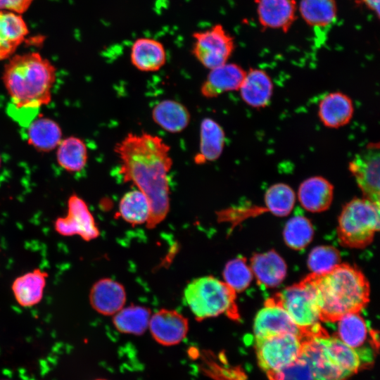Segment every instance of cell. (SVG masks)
<instances>
[{
	"label": "cell",
	"instance_id": "cell-1",
	"mask_svg": "<svg viewBox=\"0 0 380 380\" xmlns=\"http://www.w3.org/2000/svg\"><path fill=\"white\" fill-rule=\"evenodd\" d=\"M170 150L160 137L146 132L129 133L115 146L123 180L132 182L148 200V228L164 220L170 210L167 174L172 166Z\"/></svg>",
	"mask_w": 380,
	"mask_h": 380
},
{
	"label": "cell",
	"instance_id": "cell-2",
	"mask_svg": "<svg viewBox=\"0 0 380 380\" xmlns=\"http://www.w3.org/2000/svg\"><path fill=\"white\" fill-rule=\"evenodd\" d=\"M313 290L321 322H335L360 312L369 301L367 279L355 266L338 264L328 272L306 277Z\"/></svg>",
	"mask_w": 380,
	"mask_h": 380
},
{
	"label": "cell",
	"instance_id": "cell-3",
	"mask_svg": "<svg viewBox=\"0 0 380 380\" xmlns=\"http://www.w3.org/2000/svg\"><path fill=\"white\" fill-rule=\"evenodd\" d=\"M56 80L55 66L37 52L13 55L2 75L14 108L30 113L51 101Z\"/></svg>",
	"mask_w": 380,
	"mask_h": 380
},
{
	"label": "cell",
	"instance_id": "cell-4",
	"mask_svg": "<svg viewBox=\"0 0 380 380\" xmlns=\"http://www.w3.org/2000/svg\"><path fill=\"white\" fill-rule=\"evenodd\" d=\"M300 358L312 380H346L364 366L353 349L328 334L304 338Z\"/></svg>",
	"mask_w": 380,
	"mask_h": 380
},
{
	"label": "cell",
	"instance_id": "cell-5",
	"mask_svg": "<svg viewBox=\"0 0 380 380\" xmlns=\"http://www.w3.org/2000/svg\"><path fill=\"white\" fill-rule=\"evenodd\" d=\"M184 298L190 310L198 321L225 314L239 320L236 292L224 281L213 276L194 279L188 284Z\"/></svg>",
	"mask_w": 380,
	"mask_h": 380
},
{
	"label": "cell",
	"instance_id": "cell-6",
	"mask_svg": "<svg viewBox=\"0 0 380 380\" xmlns=\"http://www.w3.org/2000/svg\"><path fill=\"white\" fill-rule=\"evenodd\" d=\"M379 230V205L367 198H354L343 207L338 220L340 243L350 248H363Z\"/></svg>",
	"mask_w": 380,
	"mask_h": 380
},
{
	"label": "cell",
	"instance_id": "cell-7",
	"mask_svg": "<svg viewBox=\"0 0 380 380\" xmlns=\"http://www.w3.org/2000/svg\"><path fill=\"white\" fill-rule=\"evenodd\" d=\"M273 298L282 306L300 331L303 339L327 334L322 327L313 290L305 277Z\"/></svg>",
	"mask_w": 380,
	"mask_h": 380
},
{
	"label": "cell",
	"instance_id": "cell-8",
	"mask_svg": "<svg viewBox=\"0 0 380 380\" xmlns=\"http://www.w3.org/2000/svg\"><path fill=\"white\" fill-rule=\"evenodd\" d=\"M303 340L291 333L255 338L258 363L270 380H282L284 372L300 359Z\"/></svg>",
	"mask_w": 380,
	"mask_h": 380
},
{
	"label": "cell",
	"instance_id": "cell-9",
	"mask_svg": "<svg viewBox=\"0 0 380 380\" xmlns=\"http://www.w3.org/2000/svg\"><path fill=\"white\" fill-rule=\"evenodd\" d=\"M191 52L196 59L210 70L228 62L234 50V38L221 24L192 34Z\"/></svg>",
	"mask_w": 380,
	"mask_h": 380
},
{
	"label": "cell",
	"instance_id": "cell-10",
	"mask_svg": "<svg viewBox=\"0 0 380 380\" xmlns=\"http://www.w3.org/2000/svg\"><path fill=\"white\" fill-rule=\"evenodd\" d=\"M379 165V142L368 144L348 164V170L363 197L378 205L380 201Z\"/></svg>",
	"mask_w": 380,
	"mask_h": 380
},
{
	"label": "cell",
	"instance_id": "cell-11",
	"mask_svg": "<svg viewBox=\"0 0 380 380\" xmlns=\"http://www.w3.org/2000/svg\"><path fill=\"white\" fill-rule=\"evenodd\" d=\"M337 334L341 341L353 349L359 355L364 366L370 365L374 359L378 342L374 331L370 329L360 312L349 313L338 321Z\"/></svg>",
	"mask_w": 380,
	"mask_h": 380
},
{
	"label": "cell",
	"instance_id": "cell-12",
	"mask_svg": "<svg viewBox=\"0 0 380 380\" xmlns=\"http://www.w3.org/2000/svg\"><path fill=\"white\" fill-rule=\"evenodd\" d=\"M67 214L54 222V229L63 236L77 235L89 241L99 236V230L86 202L77 194L68 200Z\"/></svg>",
	"mask_w": 380,
	"mask_h": 380
},
{
	"label": "cell",
	"instance_id": "cell-13",
	"mask_svg": "<svg viewBox=\"0 0 380 380\" xmlns=\"http://www.w3.org/2000/svg\"><path fill=\"white\" fill-rule=\"evenodd\" d=\"M148 327L153 339L171 346L182 342L189 331L188 319L174 310L161 309L151 316Z\"/></svg>",
	"mask_w": 380,
	"mask_h": 380
},
{
	"label": "cell",
	"instance_id": "cell-14",
	"mask_svg": "<svg viewBox=\"0 0 380 380\" xmlns=\"http://www.w3.org/2000/svg\"><path fill=\"white\" fill-rule=\"evenodd\" d=\"M253 332L255 338L284 333L294 334L302 338L298 328L273 297L268 298L263 308L257 313L253 324Z\"/></svg>",
	"mask_w": 380,
	"mask_h": 380
},
{
	"label": "cell",
	"instance_id": "cell-15",
	"mask_svg": "<svg viewBox=\"0 0 380 380\" xmlns=\"http://www.w3.org/2000/svg\"><path fill=\"white\" fill-rule=\"evenodd\" d=\"M89 300L92 308L103 315H114L120 310L126 302V291L119 282L102 278L91 286Z\"/></svg>",
	"mask_w": 380,
	"mask_h": 380
},
{
	"label": "cell",
	"instance_id": "cell-16",
	"mask_svg": "<svg viewBox=\"0 0 380 380\" xmlns=\"http://www.w3.org/2000/svg\"><path fill=\"white\" fill-rule=\"evenodd\" d=\"M246 70L238 64L226 63L210 70L201 87V94L208 99L225 92L239 90Z\"/></svg>",
	"mask_w": 380,
	"mask_h": 380
},
{
	"label": "cell",
	"instance_id": "cell-17",
	"mask_svg": "<svg viewBox=\"0 0 380 380\" xmlns=\"http://www.w3.org/2000/svg\"><path fill=\"white\" fill-rule=\"evenodd\" d=\"M258 19L264 28L286 32L296 18L295 0H255Z\"/></svg>",
	"mask_w": 380,
	"mask_h": 380
},
{
	"label": "cell",
	"instance_id": "cell-18",
	"mask_svg": "<svg viewBox=\"0 0 380 380\" xmlns=\"http://www.w3.org/2000/svg\"><path fill=\"white\" fill-rule=\"evenodd\" d=\"M354 114L352 99L341 91L324 95L318 104V117L325 127L338 129L348 125Z\"/></svg>",
	"mask_w": 380,
	"mask_h": 380
},
{
	"label": "cell",
	"instance_id": "cell-19",
	"mask_svg": "<svg viewBox=\"0 0 380 380\" xmlns=\"http://www.w3.org/2000/svg\"><path fill=\"white\" fill-rule=\"evenodd\" d=\"M334 185L322 176L303 180L298 189V198L303 208L312 213L327 210L333 201Z\"/></svg>",
	"mask_w": 380,
	"mask_h": 380
},
{
	"label": "cell",
	"instance_id": "cell-20",
	"mask_svg": "<svg viewBox=\"0 0 380 380\" xmlns=\"http://www.w3.org/2000/svg\"><path fill=\"white\" fill-rule=\"evenodd\" d=\"M273 89V82L267 72L259 68H250L239 90L242 100L248 106L262 108L270 103Z\"/></svg>",
	"mask_w": 380,
	"mask_h": 380
},
{
	"label": "cell",
	"instance_id": "cell-21",
	"mask_svg": "<svg viewBox=\"0 0 380 380\" xmlns=\"http://www.w3.org/2000/svg\"><path fill=\"white\" fill-rule=\"evenodd\" d=\"M132 65L142 72H156L166 63L163 44L153 38L139 37L132 44L129 54Z\"/></svg>",
	"mask_w": 380,
	"mask_h": 380
},
{
	"label": "cell",
	"instance_id": "cell-22",
	"mask_svg": "<svg viewBox=\"0 0 380 380\" xmlns=\"http://www.w3.org/2000/svg\"><path fill=\"white\" fill-rule=\"evenodd\" d=\"M250 261L252 272L261 286L274 288L286 275V262L274 250L254 254Z\"/></svg>",
	"mask_w": 380,
	"mask_h": 380
},
{
	"label": "cell",
	"instance_id": "cell-23",
	"mask_svg": "<svg viewBox=\"0 0 380 380\" xmlns=\"http://www.w3.org/2000/svg\"><path fill=\"white\" fill-rule=\"evenodd\" d=\"M27 34V25L20 14L0 9V61L14 55Z\"/></svg>",
	"mask_w": 380,
	"mask_h": 380
},
{
	"label": "cell",
	"instance_id": "cell-24",
	"mask_svg": "<svg viewBox=\"0 0 380 380\" xmlns=\"http://www.w3.org/2000/svg\"><path fill=\"white\" fill-rule=\"evenodd\" d=\"M47 277V272L39 268L16 277L11 285L16 302L24 308L33 307L40 303Z\"/></svg>",
	"mask_w": 380,
	"mask_h": 380
},
{
	"label": "cell",
	"instance_id": "cell-25",
	"mask_svg": "<svg viewBox=\"0 0 380 380\" xmlns=\"http://www.w3.org/2000/svg\"><path fill=\"white\" fill-rule=\"evenodd\" d=\"M225 144V133L222 126L212 118H204L200 126L199 152L194 157L196 164L218 159Z\"/></svg>",
	"mask_w": 380,
	"mask_h": 380
},
{
	"label": "cell",
	"instance_id": "cell-26",
	"mask_svg": "<svg viewBox=\"0 0 380 380\" xmlns=\"http://www.w3.org/2000/svg\"><path fill=\"white\" fill-rule=\"evenodd\" d=\"M152 118L164 130L170 133H179L187 127L191 115L187 108L182 103L166 99L154 106Z\"/></svg>",
	"mask_w": 380,
	"mask_h": 380
},
{
	"label": "cell",
	"instance_id": "cell-27",
	"mask_svg": "<svg viewBox=\"0 0 380 380\" xmlns=\"http://www.w3.org/2000/svg\"><path fill=\"white\" fill-rule=\"evenodd\" d=\"M28 144L41 152L56 148L62 140L60 126L51 118L40 117L32 120L27 128Z\"/></svg>",
	"mask_w": 380,
	"mask_h": 380
},
{
	"label": "cell",
	"instance_id": "cell-28",
	"mask_svg": "<svg viewBox=\"0 0 380 380\" xmlns=\"http://www.w3.org/2000/svg\"><path fill=\"white\" fill-rule=\"evenodd\" d=\"M87 159V146L78 137H67L61 140L57 147V162L62 168L68 172L81 171L85 167Z\"/></svg>",
	"mask_w": 380,
	"mask_h": 380
},
{
	"label": "cell",
	"instance_id": "cell-29",
	"mask_svg": "<svg viewBox=\"0 0 380 380\" xmlns=\"http://www.w3.org/2000/svg\"><path fill=\"white\" fill-rule=\"evenodd\" d=\"M298 10L304 21L312 27L329 26L337 16L336 0H300Z\"/></svg>",
	"mask_w": 380,
	"mask_h": 380
},
{
	"label": "cell",
	"instance_id": "cell-30",
	"mask_svg": "<svg viewBox=\"0 0 380 380\" xmlns=\"http://www.w3.org/2000/svg\"><path fill=\"white\" fill-rule=\"evenodd\" d=\"M151 316L148 308L140 305H130L122 308L115 313L113 323L121 333L141 335L148 328Z\"/></svg>",
	"mask_w": 380,
	"mask_h": 380
},
{
	"label": "cell",
	"instance_id": "cell-31",
	"mask_svg": "<svg viewBox=\"0 0 380 380\" xmlns=\"http://www.w3.org/2000/svg\"><path fill=\"white\" fill-rule=\"evenodd\" d=\"M122 218L133 225L146 223L151 214V207L146 196L139 190L125 193L119 203Z\"/></svg>",
	"mask_w": 380,
	"mask_h": 380
},
{
	"label": "cell",
	"instance_id": "cell-32",
	"mask_svg": "<svg viewBox=\"0 0 380 380\" xmlns=\"http://www.w3.org/2000/svg\"><path fill=\"white\" fill-rule=\"evenodd\" d=\"M295 201L293 189L285 183L271 185L265 194L266 210L277 216L288 215L293 208Z\"/></svg>",
	"mask_w": 380,
	"mask_h": 380
},
{
	"label": "cell",
	"instance_id": "cell-33",
	"mask_svg": "<svg viewBox=\"0 0 380 380\" xmlns=\"http://www.w3.org/2000/svg\"><path fill=\"white\" fill-rule=\"evenodd\" d=\"M313 234L314 229L310 221L303 215H297L286 223L284 239L289 247L301 250L310 243Z\"/></svg>",
	"mask_w": 380,
	"mask_h": 380
},
{
	"label": "cell",
	"instance_id": "cell-34",
	"mask_svg": "<svg viewBox=\"0 0 380 380\" xmlns=\"http://www.w3.org/2000/svg\"><path fill=\"white\" fill-rule=\"evenodd\" d=\"M222 274L224 282L235 292L244 291L250 285L253 276L246 258L241 256L229 260Z\"/></svg>",
	"mask_w": 380,
	"mask_h": 380
},
{
	"label": "cell",
	"instance_id": "cell-35",
	"mask_svg": "<svg viewBox=\"0 0 380 380\" xmlns=\"http://www.w3.org/2000/svg\"><path fill=\"white\" fill-rule=\"evenodd\" d=\"M338 251L331 246H319L313 248L308 258V266L312 273L321 274L329 272L340 264Z\"/></svg>",
	"mask_w": 380,
	"mask_h": 380
},
{
	"label": "cell",
	"instance_id": "cell-36",
	"mask_svg": "<svg viewBox=\"0 0 380 380\" xmlns=\"http://www.w3.org/2000/svg\"><path fill=\"white\" fill-rule=\"evenodd\" d=\"M282 380H312V378L308 367L300 357L284 372Z\"/></svg>",
	"mask_w": 380,
	"mask_h": 380
},
{
	"label": "cell",
	"instance_id": "cell-37",
	"mask_svg": "<svg viewBox=\"0 0 380 380\" xmlns=\"http://www.w3.org/2000/svg\"><path fill=\"white\" fill-rule=\"evenodd\" d=\"M34 0H0V9L18 14L25 12Z\"/></svg>",
	"mask_w": 380,
	"mask_h": 380
},
{
	"label": "cell",
	"instance_id": "cell-38",
	"mask_svg": "<svg viewBox=\"0 0 380 380\" xmlns=\"http://www.w3.org/2000/svg\"><path fill=\"white\" fill-rule=\"evenodd\" d=\"M371 11L379 17V0H361Z\"/></svg>",
	"mask_w": 380,
	"mask_h": 380
},
{
	"label": "cell",
	"instance_id": "cell-39",
	"mask_svg": "<svg viewBox=\"0 0 380 380\" xmlns=\"http://www.w3.org/2000/svg\"><path fill=\"white\" fill-rule=\"evenodd\" d=\"M95 380H106V379H95Z\"/></svg>",
	"mask_w": 380,
	"mask_h": 380
},
{
	"label": "cell",
	"instance_id": "cell-40",
	"mask_svg": "<svg viewBox=\"0 0 380 380\" xmlns=\"http://www.w3.org/2000/svg\"><path fill=\"white\" fill-rule=\"evenodd\" d=\"M1 157H0V167H1Z\"/></svg>",
	"mask_w": 380,
	"mask_h": 380
}]
</instances>
